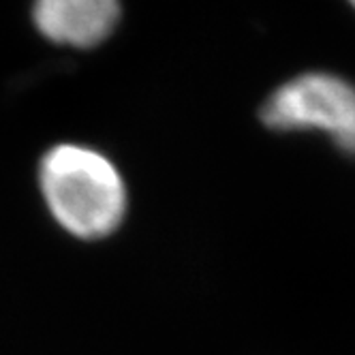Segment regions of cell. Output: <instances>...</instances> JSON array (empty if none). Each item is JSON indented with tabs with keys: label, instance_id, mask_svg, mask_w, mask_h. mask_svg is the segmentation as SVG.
<instances>
[{
	"label": "cell",
	"instance_id": "obj_1",
	"mask_svg": "<svg viewBox=\"0 0 355 355\" xmlns=\"http://www.w3.org/2000/svg\"><path fill=\"white\" fill-rule=\"evenodd\" d=\"M39 187L49 214L82 240L112 236L129 206L118 167L105 155L78 144H58L45 152Z\"/></svg>",
	"mask_w": 355,
	"mask_h": 355
},
{
	"label": "cell",
	"instance_id": "obj_2",
	"mask_svg": "<svg viewBox=\"0 0 355 355\" xmlns=\"http://www.w3.org/2000/svg\"><path fill=\"white\" fill-rule=\"evenodd\" d=\"M261 120L274 131H321L355 155V86L336 75H297L268 96Z\"/></svg>",
	"mask_w": 355,
	"mask_h": 355
},
{
	"label": "cell",
	"instance_id": "obj_3",
	"mask_svg": "<svg viewBox=\"0 0 355 355\" xmlns=\"http://www.w3.org/2000/svg\"><path fill=\"white\" fill-rule=\"evenodd\" d=\"M41 35L60 45L92 47L105 41L120 19V0H35Z\"/></svg>",
	"mask_w": 355,
	"mask_h": 355
},
{
	"label": "cell",
	"instance_id": "obj_4",
	"mask_svg": "<svg viewBox=\"0 0 355 355\" xmlns=\"http://www.w3.org/2000/svg\"><path fill=\"white\" fill-rule=\"evenodd\" d=\"M349 3H351V5H353V7H355V0H349Z\"/></svg>",
	"mask_w": 355,
	"mask_h": 355
}]
</instances>
